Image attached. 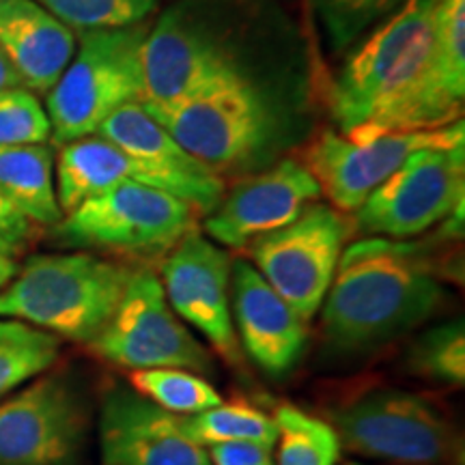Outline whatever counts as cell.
<instances>
[{"label": "cell", "mask_w": 465, "mask_h": 465, "mask_svg": "<svg viewBox=\"0 0 465 465\" xmlns=\"http://www.w3.org/2000/svg\"><path fill=\"white\" fill-rule=\"evenodd\" d=\"M441 302L444 282L422 243L362 237L342 250L319 308L323 336L342 356L371 353L429 322Z\"/></svg>", "instance_id": "6da1fadb"}, {"label": "cell", "mask_w": 465, "mask_h": 465, "mask_svg": "<svg viewBox=\"0 0 465 465\" xmlns=\"http://www.w3.org/2000/svg\"><path fill=\"white\" fill-rule=\"evenodd\" d=\"M144 108L190 155L223 179L246 177L274 164L293 130L282 91L267 83L259 69H235L182 102Z\"/></svg>", "instance_id": "7a4b0ae2"}, {"label": "cell", "mask_w": 465, "mask_h": 465, "mask_svg": "<svg viewBox=\"0 0 465 465\" xmlns=\"http://www.w3.org/2000/svg\"><path fill=\"white\" fill-rule=\"evenodd\" d=\"M440 0H405L349 52L330 86L334 130L362 141L416 84L433 39Z\"/></svg>", "instance_id": "3957f363"}, {"label": "cell", "mask_w": 465, "mask_h": 465, "mask_svg": "<svg viewBox=\"0 0 465 465\" xmlns=\"http://www.w3.org/2000/svg\"><path fill=\"white\" fill-rule=\"evenodd\" d=\"M132 272L86 250L35 254L0 291V317L89 345L114 315Z\"/></svg>", "instance_id": "277c9868"}, {"label": "cell", "mask_w": 465, "mask_h": 465, "mask_svg": "<svg viewBox=\"0 0 465 465\" xmlns=\"http://www.w3.org/2000/svg\"><path fill=\"white\" fill-rule=\"evenodd\" d=\"M151 22L75 33L65 72L45 93L56 144L95 136L104 121L127 104L144 102L143 45Z\"/></svg>", "instance_id": "5b68a950"}, {"label": "cell", "mask_w": 465, "mask_h": 465, "mask_svg": "<svg viewBox=\"0 0 465 465\" xmlns=\"http://www.w3.org/2000/svg\"><path fill=\"white\" fill-rule=\"evenodd\" d=\"M143 69L144 106H171L218 75L257 67L216 0H179L149 26Z\"/></svg>", "instance_id": "8992f818"}, {"label": "cell", "mask_w": 465, "mask_h": 465, "mask_svg": "<svg viewBox=\"0 0 465 465\" xmlns=\"http://www.w3.org/2000/svg\"><path fill=\"white\" fill-rule=\"evenodd\" d=\"M196 218L199 212L179 196L127 182L80 203L52 226V237L65 248L153 261L196 229Z\"/></svg>", "instance_id": "52a82bcc"}, {"label": "cell", "mask_w": 465, "mask_h": 465, "mask_svg": "<svg viewBox=\"0 0 465 465\" xmlns=\"http://www.w3.org/2000/svg\"><path fill=\"white\" fill-rule=\"evenodd\" d=\"M330 424L347 450L394 465H449L463 452L450 418L433 401L399 388L347 401Z\"/></svg>", "instance_id": "ba28073f"}, {"label": "cell", "mask_w": 465, "mask_h": 465, "mask_svg": "<svg viewBox=\"0 0 465 465\" xmlns=\"http://www.w3.org/2000/svg\"><path fill=\"white\" fill-rule=\"evenodd\" d=\"M93 353L121 369L213 371L212 351L168 304L160 276L147 267L132 272L114 315L95 341Z\"/></svg>", "instance_id": "9c48e42d"}, {"label": "cell", "mask_w": 465, "mask_h": 465, "mask_svg": "<svg viewBox=\"0 0 465 465\" xmlns=\"http://www.w3.org/2000/svg\"><path fill=\"white\" fill-rule=\"evenodd\" d=\"M353 232L349 213L317 201L291 224L250 243L246 259L308 323L322 308Z\"/></svg>", "instance_id": "30bf717a"}, {"label": "cell", "mask_w": 465, "mask_h": 465, "mask_svg": "<svg viewBox=\"0 0 465 465\" xmlns=\"http://www.w3.org/2000/svg\"><path fill=\"white\" fill-rule=\"evenodd\" d=\"M89 429V401L75 377H35L0 399V465H80Z\"/></svg>", "instance_id": "8fae6325"}, {"label": "cell", "mask_w": 465, "mask_h": 465, "mask_svg": "<svg viewBox=\"0 0 465 465\" xmlns=\"http://www.w3.org/2000/svg\"><path fill=\"white\" fill-rule=\"evenodd\" d=\"M463 196L465 143L420 149L362 203L353 226L366 237L407 240L444 223Z\"/></svg>", "instance_id": "7c38bea8"}, {"label": "cell", "mask_w": 465, "mask_h": 465, "mask_svg": "<svg viewBox=\"0 0 465 465\" xmlns=\"http://www.w3.org/2000/svg\"><path fill=\"white\" fill-rule=\"evenodd\" d=\"M463 143V119L440 130L383 134L369 141H351L336 130H322L306 144L300 162L312 174L330 205L342 213H356L416 151Z\"/></svg>", "instance_id": "4fadbf2b"}, {"label": "cell", "mask_w": 465, "mask_h": 465, "mask_svg": "<svg viewBox=\"0 0 465 465\" xmlns=\"http://www.w3.org/2000/svg\"><path fill=\"white\" fill-rule=\"evenodd\" d=\"M231 252L192 229L162 263V287L179 319L196 330L229 366H240L243 353L231 312Z\"/></svg>", "instance_id": "5bb4252c"}, {"label": "cell", "mask_w": 465, "mask_h": 465, "mask_svg": "<svg viewBox=\"0 0 465 465\" xmlns=\"http://www.w3.org/2000/svg\"><path fill=\"white\" fill-rule=\"evenodd\" d=\"M322 190L298 158L276 160L263 171L246 174L205 216V235L226 250H246L267 232L300 218Z\"/></svg>", "instance_id": "9a60e30c"}, {"label": "cell", "mask_w": 465, "mask_h": 465, "mask_svg": "<svg viewBox=\"0 0 465 465\" xmlns=\"http://www.w3.org/2000/svg\"><path fill=\"white\" fill-rule=\"evenodd\" d=\"M465 100V0H440L433 39L416 84L369 132V138L397 132L440 130L463 119Z\"/></svg>", "instance_id": "2e32d148"}, {"label": "cell", "mask_w": 465, "mask_h": 465, "mask_svg": "<svg viewBox=\"0 0 465 465\" xmlns=\"http://www.w3.org/2000/svg\"><path fill=\"white\" fill-rule=\"evenodd\" d=\"M97 441L102 465H212L207 449L185 435L182 416L124 386L104 394Z\"/></svg>", "instance_id": "e0dca14e"}, {"label": "cell", "mask_w": 465, "mask_h": 465, "mask_svg": "<svg viewBox=\"0 0 465 465\" xmlns=\"http://www.w3.org/2000/svg\"><path fill=\"white\" fill-rule=\"evenodd\" d=\"M231 312L243 356L270 377H284L304 358L306 322L267 284L246 257L232 259Z\"/></svg>", "instance_id": "ac0fdd59"}, {"label": "cell", "mask_w": 465, "mask_h": 465, "mask_svg": "<svg viewBox=\"0 0 465 465\" xmlns=\"http://www.w3.org/2000/svg\"><path fill=\"white\" fill-rule=\"evenodd\" d=\"M143 183L179 196L199 212L188 185L160 168L134 158L102 136H86L61 144L56 164V199L63 216L91 196L119 183Z\"/></svg>", "instance_id": "d6986e66"}, {"label": "cell", "mask_w": 465, "mask_h": 465, "mask_svg": "<svg viewBox=\"0 0 465 465\" xmlns=\"http://www.w3.org/2000/svg\"><path fill=\"white\" fill-rule=\"evenodd\" d=\"M97 136L188 185L201 216H207L224 196V179L190 155L143 104H127L110 114Z\"/></svg>", "instance_id": "ffe728a7"}, {"label": "cell", "mask_w": 465, "mask_h": 465, "mask_svg": "<svg viewBox=\"0 0 465 465\" xmlns=\"http://www.w3.org/2000/svg\"><path fill=\"white\" fill-rule=\"evenodd\" d=\"M0 50L33 93H48L75 50V33L37 0H0Z\"/></svg>", "instance_id": "44dd1931"}, {"label": "cell", "mask_w": 465, "mask_h": 465, "mask_svg": "<svg viewBox=\"0 0 465 465\" xmlns=\"http://www.w3.org/2000/svg\"><path fill=\"white\" fill-rule=\"evenodd\" d=\"M0 194L33 224L54 226L61 223L54 151L48 143L0 147Z\"/></svg>", "instance_id": "7402d4cb"}, {"label": "cell", "mask_w": 465, "mask_h": 465, "mask_svg": "<svg viewBox=\"0 0 465 465\" xmlns=\"http://www.w3.org/2000/svg\"><path fill=\"white\" fill-rule=\"evenodd\" d=\"M58 353V336L17 319L0 317V399L48 373Z\"/></svg>", "instance_id": "603a6c76"}, {"label": "cell", "mask_w": 465, "mask_h": 465, "mask_svg": "<svg viewBox=\"0 0 465 465\" xmlns=\"http://www.w3.org/2000/svg\"><path fill=\"white\" fill-rule=\"evenodd\" d=\"M182 427L192 441L207 449L226 441H254L274 449L278 427L274 416L248 403H220L194 416H182Z\"/></svg>", "instance_id": "cb8c5ba5"}, {"label": "cell", "mask_w": 465, "mask_h": 465, "mask_svg": "<svg viewBox=\"0 0 465 465\" xmlns=\"http://www.w3.org/2000/svg\"><path fill=\"white\" fill-rule=\"evenodd\" d=\"M278 427L276 465H336L341 455L339 435L332 424L282 403L274 414Z\"/></svg>", "instance_id": "d4e9b609"}, {"label": "cell", "mask_w": 465, "mask_h": 465, "mask_svg": "<svg viewBox=\"0 0 465 465\" xmlns=\"http://www.w3.org/2000/svg\"><path fill=\"white\" fill-rule=\"evenodd\" d=\"M132 391L174 416H194L223 403L205 375L185 369H141L130 373Z\"/></svg>", "instance_id": "484cf974"}, {"label": "cell", "mask_w": 465, "mask_h": 465, "mask_svg": "<svg viewBox=\"0 0 465 465\" xmlns=\"http://www.w3.org/2000/svg\"><path fill=\"white\" fill-rule=\"evenodd\" d=\"M411 373L441 386L463 388L465 383V325L463 319L438 323L411 342L405 358Z\"/></svg>", "instance_id": "4316f807"}, {"label": "cell", "mask_w": 465, "mask_h": 465, "mask_svg": "<svg viewBox=\"0 0 465 465\" xmlns=\"http://www.w3.org/2000/svg\"><path fill=\"white\" fill-rule=\"evenodd\" d=\"M403 3L405 0H312V9L330 52L345 54Z\"/></svg>", "instance_id": "83f0119b"}, {"label": "cell", "mask_w": 465, "mask_h": 465, "mask_svg": "<svg viewBox=\"0 0 465 465\" xmlns=\"http://www.w3.org/2000/svg\"><path fill=\"white\" fill-rule=\"evenodd\" d=\"M74 33L124 28L147 22L162 0H37Z\"/></svg>", "instance_id": "f1b7e54d"}, {"label": "cell", "mask_w": 465, "mask_h": 465, "mask_svg": "<svg viewBox=\"0 0 465 465\" xmlns=\"http://www.w3.org/2000/svg\"><path fill=\"white\" fill-rule=\"evenodd\" d=\"M52 138V125L37 93L26 86L0 91V147L44 144Z\"/></svg>", "instance_id": "f546056e"}, {"label": "cell", "mask_w": 465, "mask_h": 465, "mask_svg": "<svg viewBox=\"0 0 465 465\" xmlns=\"http://www.w3.org/2000/svg\"><path fill=\"white\" fill-rule=\"evenodd\" d=\"M33 235L35 224L0 194V252L17 259L28 248Z\"/></svg>", "instance_id": "4dcf8cb0"}, {"label": "cell", "mask_w": 465, "mask_h": 465, "mask_svg": "<svg viewBox=\"0 0 465 465\" xmlns=\"http://www.w3.org/2000/svg\"><path fill=\"white\" fill-rule=\"evenodd\" d=\"M212 465H274L272 446L254 441H226L207 446Z\"/></svg>", "instance_id": "1f68e13d"}, {"label": "cell", "mask_w": 465, "mask_h": 465, "mask_svg": "<svg viewBox=\"0 0 465 465\" xmlns=\"http://www.w3.org/2000/svg\"><path fill=\"white\" fill-rule=\"evenodd\" d=\"M14 86H25V83H22L20 74L15 72V67L11 65L7 54L0 50V91L14 89Z\"/></svg>", "instance_id": "d6a6232c"}, {"label": "cell", "mask_w": 465, "mask_h": 465, "mask_svg": "<svg viewBox=\"0 0 465 465\" xmlns=\"http://www.w3.org/2000/svg\"><path fill=\"white\" fill-rule=\"evenodd\" d=\"M17 265L15 259L7 257V254L0 252V291H3L7 284L14 281L15 274H17Z\"/></svg>", "instance_id": "836d02e7"}, {"label": "cell", "mask_w": 465, "mask_h": 465, "mask_svg": "<svg viewBox=\"0 0 465 465\" xmlns=\"http://www.w3.org/2000/svg\"><path fill=\"white\" fill-rule=\"evenodd\" d=\"M341 465H364V463H356V461H347V463H341Z\"/></svg>", "instance_id": "e575fe53"}]
</instances>
